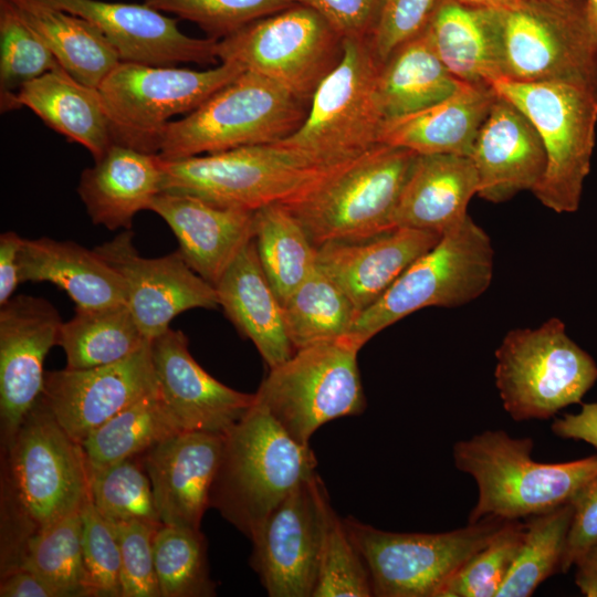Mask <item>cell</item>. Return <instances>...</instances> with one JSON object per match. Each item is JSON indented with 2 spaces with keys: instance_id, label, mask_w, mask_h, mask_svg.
<instances>
[{
  "instance_id": "3",
  "label": "cell",
  "mask_w": 597,
  "mask_h": 597,
  "mask_svg": "<svg viewBox=\"0 0 597 597\" xmlns=\"http://www.w3.org/2000/svg\"><path fill=\"white\" fill-rule=\"evenodd\" d=\"M531 438H512L485 430L453 447L458 470L478 485V500L468 523L484 517L526 519L570 502L597 475V454L566 462L532 458Z\"/></svg>"
},
{
  "instance_id": "42",
  "label": "cell",
  "mask_w": 597,
  "mask_h": 597,
  "mask_svg": "<svg viewBox=\"0 0 597 597\" xmlns=\"http://www.w3.org/2000/svg\"><path fill=\"white\" fill-rule=\"evenodd\" d=\"M316 492L321 515L318 570L313 597H370L371 582L367 567L353 544L344 521L331 506L323 481Z\"/></svg>"
},
{
  "instance_id": "6",
  "label": "cell",
  "mask_w": 597,
  "mask_h": 597,
  "mask_svg": "<svg viewBox=\"0 0 597 597\" xmlns=\"http://www.w3.org/2000/svg\"><path fill=\"white\" fill-rule=\"evenodd\" d=\"M307 109L308 103L285 87L243 71L196 109L170 122L158 155L179 159L276 143L298 129Z\"/></svg>"
},
{
  "instance_id": "38",
  "label": "cell",
  "mask_w": 597,
  "mask_h": 597,
  "mask_svg": "<svg viewBox=\"0 0 597 597\" xmlns=\"http://www.w3.org/2000/svg\"><path fill=\"white\" fill-rule=\"evenodd\" d=\"M19 567L41 576L61 597L93 596L83 559L81 513L67 515L29 536L4 573Z\"/></svg>"
},
{
  "instance_id": "8",
  "label": "cell",
  "mask_w": 597,
  "mask_h": 597,
  "mask_svg": "<svg viewBox=\"0 0 597 597\" xmlns=\"http://www.w3.org/2000/svg\"><path fill=\"white\" fill-rule=\"evenodd\" d=\"M504 78L559 82L597 96V35L584 0H510L494 8Z\"/></svg>"
},
{
  "instance_id": "58",
  "label": "cell",
  "mask_w": 597,
  "mask_h": 597,
  "mask_svg": "<svg viewBox=\"0 0 597 597\" xmlns=\"http://www.w3.org/2000/svg\"><path fill=\"white\" fill-rule=\"evenodd\" d=\"M464 2L481 6V7H488V8H499L510 0H462Z\"/></svg>"
},
{
  "instance_id": "43",
  "label": "cell",
  "mask_w": 597,
  "mask_h": 597,
  "mask_svg": "<svg viewBox=\"0 0 597 597\" xmlns=\"http://www.w3.org/2000/svg\"><path fill=\"white\" fill-rule=\"evenodd\" d=\"M42 38L25 22L11 0H0V105L15 109L19 90L59 67Z\"/></svg>"
},
{
  "instance_id": "15",
  "label": "cell",
  "mask_w": 597,
  "mask_h": 597,
  "mask_svg": "<svg viewBox=\"0 0 597 597\" xmlns=\"http://www.w3.org/2000/svg\"><path fill=\"white\" fill-rule=\"evenodd\" d=\"M344 39L315 10L292 4L218 40L220 63L280 84L310 104L343 57Z\"/></svg>"
},
{
  "instance_id": "49",
  "label": "cell",
  "mask_w": 597,
  "mask_h": 597,
  "mask_svg": "<svg viewBox=\"0 0 597 597\" xmlns=\"http://www.w3.org/2000/svg\"><path fill=\"white\" fill-rule=\"evenodd\" d=\"M437 0H385L379 25L371 39L383 63L400 44L420 33Z\"/></svg>"
},
{
  "instance_id": "9",
  "label": "cell",
  "mask_w": 597,
  "mask_h": 597,
  "mask_svg": "<svg viewBox=\"0 0 597 597\" xmlns=\"http://www.w3.org/2000/svg\"><path fill=\"white\" fill-rule=\"evenodd\" d=\"M495 386L515 421L548 419L579 404L597 381V364L552 317L510 331L495 350Z\"/></svg>"
},
{
  "instance_id": "24",
  "label": "cell",
  "mask_w": 597,
  "mask_h": 597,
  "mask_svg": "<svg viewBox=\"0 0 597 597\" xmlns=\"http://www.w3.org/2000/svg\"><path fill=\"white\" fill-rule=\"evenodd\" d=\"M479 178L478 196L505 202L521 191H533L544 176L546 153L530 119L496 93L470 155Z\"/></svg>"
},
{
  "instance_id": "35",
  "label": "cell",
  "mask_w": 597,
  "mask_h": 597,
  "mask_svg": "<svg viewBox=\"0 0 597 597\" xmlns=\"http://www.w3.org/2000/svg\"><path fill=\"white\" fill-rule=\"evenodd\" d=\"M147 342L127 304H119L75 307L61 325L57 345L64 350L66 368L87 369L119 362Z\"/></svg>"
},
{
  "instance_id": "2",
  "label": "cell",
  "mask_w": 597,
  "mask_h": 597,
  "mask_svg": "<svg viewBox=\"0 0 597 597\" xmlns=\"http://www.w3.org/2000/svg\"><path fill=\"white\" fill-rule=\"evenodd\" d=\"M308 444L294 440L255 398L223 433L210 507L251 538L270 513L316 474Z\"/></svg>"
},
{
  "instance_id": "5",
  "label": "cell",
  "mask_w": 597,
  "mask_h": 597,
  "mask_svg": "<svg viewBox=\"0 0 597 597\" xmlns=\"http://www.w3.org/2000/svg\"><path fill=\"white\" fill-rule=\"evenodd\" d=\"M418 154L377 144L300 199L283 205L317 248L370 238L394 228V214Z\"/></svg>"
},
{
  "instance_id": "12",
  "label": "cell",
  "mask_w": 597,
  "mask_h": 597,
  "mask_svg": "<svg viewBox=\"0 0 597 597\" xmlns=\"http://www.w3.org/2000/svg\"><path fill=\"white\" fill-rule=\"evenodd\" d=\"M380 65L371 40H344L343 57L316 88L304 122L279 142L331 168L379 144L384 123L377 97Z\"/></svg>"
},
{
  "instance_id": "37",
  "label": "cell",
  "mask_w": 597,
  "mask_h": 597,
  "mask_svg": "<svg viewBox=\"0 0 597 597\" xmlns=\"http://www.w3.org/2000/svg\"><path fill=\"white\" fill-rule=\"evenodd\" d=\"M253 240L262 270L283 304L316 269V247L280 203L254 211Z\"/></svg>"
},
{
  "instance_id": "25",
  "label": "cell",
  "mask_w": 597,
  "mask_h": 597,
  "mask_svg": "<svg viewBox=\"0 0 597 597\" xmlns=\"http://www.w3.org/2000/svg\"><path fill=\"white\" fill-rule=\"evenodd\" d=\"M149 210L168 224L187 264L213 286L253 239L254 211L251 210L165 191L155 197Z\"/></svg>"
},
{
  "instance_id": "27",
  "label": "cell",
  "mask_w": 597,
  "mask_h": 597,
  "mask_svg": "<svg viewBox=\"0 0 597 597\" xmlns=\"http://www.w3.org/2000/svg\"><path fill=\"white\" fill-rule=\"evenodd\" d=\"M478 190V172L469 156L418 154L394 214V228L442 235L469 216L468 205Z\"/></svg>"
},
{
  "instance_id": "33",
  "label": "cell",
  "mask_w": 597,
  "mask_h": 597,
  "mask_svg": "<svg viewBox=\"0 0 597 597\" xmlns=\"http://www.w3.org/2000/svg\"><path fill=\"white\" fill-rule=\"evenodd\" d=\"M463 84L439 59L423 29L380 65L377 97L384 122L432 106Z\"/></svg>"
},
{
  "instance_id": "41",
  "label": "cell",
  "mask_w": 597,
  "mask_h": 597,
  "mask_svg": "<svg viewBox=\"0 0 597 597\" xmlns=\"http://www.w3.org/2000/svg\"><path fill=\"white\" fill-rule=\"evenodd\" d=\"M155 570L160 597H211L207 540L200 528L160 525L154 536Z\"/></svg>"
},
{
  "instance_id": "13",
  "label": "cell",
  "mask_w": 597,
  "mask_h": 597,
  "mask_svg": "<svg viewBox=\"0 0 597 597\" xmlns=\"http://www.w3.org/2000/svg\"><path fill=\"white\" fill-rule=\"evenodd\" d=\"M242 72L233 63L197 71L121 61L97 87L113 143L158 154L172 117L189 114Z\"/></svg>"
},
{
  "instance_id": "50",
  "label": "cell",
  "mask_w": 597,
  "mask_h": 597,
  "mask_svg": "<svg viewBox=\"0 0 597 597\" xmlns=\"http://www.w3.org/2000/svg\"><path fill=\"white\" fill-rule=\"evenodd\" d=\"M321 14L344 40H371L385 0H291Z\"/></svg>"
},
{
  "instance_id": "57",
  "label": "cell",
  "mask_w": 597,
  "mask_h": 597,
  "mask_svg": "<svg viewBox=\"0 0 597 597\" xmlns=\"http://www.w3.org/2000/svg\"><path fill=\"white\" fill-rule=\"evenodd\" d=\"M584 8L587 22L597 35V0H584Z\"/></svg>"
},
{
  "instance_id": "22",
  "label": "cell",
  "mask_w": 597,
  "mask_h": 597,
  "mask_svg": "<svg viewBox=\"0 0 597 597\" xmlns=\"http://www.w3.org/2000/svg\"><path fill=\"white\" fill-rule=\"evenodd\" d=\"M222 446L223 433L180 431L139 455L163 524L200 528Z\"/></svg>"
},
{
  "instance_id": "40",
  "label": "cell",
  "mask_w": 597,
  "mask_h": 597,
  "mask_svg": "<svg viewBox=\"0 0 597 597\" xmlns=\"http://www.w3.org/2000/svg\"><path fill=\"white\" fill-rule=\"evenodd\" d=\"M573 503L526 517L520 552L496 597H528L548 577L561 573Z\"/></svg>"
},
{
  "instance_id": "28",
  "label": "cell",
  "mask_w": 597,
  "mask_h": 597,
  "mask_svg": "<svg viewBox=\"0 0 597 597\" xmlns=\"http://www.w3.org/2000/svg\"><path fill=\"white\" fill-rule=\"evenodd\" d=\"M214 287L219 307L238 332L253 343L269 369L294 354L283 304L262 270L253 239L239 252Z\"/></svg>"
},
{
  "instance_id": "30",
  "label": "cell",
  "mask_w": 597,
  "mask_h": 597,
  "mask_svg": "<svg viewBox=\"0 0 597 597\" xmlns=\"http://www.w3.org/2000/svg\"><path fill=\"white\" fill-rule=\"evenodd\" d=\"M496 92L492 86L463 84L446 100L419 112L383 123L378 143L419 155L469 156Z\"/></svg>"
},
{
  "instance_id": "52",
  "label": "cell",
  "mask_w": 597,
  "mask_h": 597,
  "mask_svg": "<svg viewBox=\"0 0 597 597\" xmlns=\"http://www.w3.org/2000/svg\"><path fill=\"white\" fill-rule=\"evenodd\" d=\"M552 431L563 439L584 441L597 449V401L583 404L578 412L555 419Z\"/></svg>"
},
{
  "instance_id": "36",
  "label": "cell",
  "mask_w": 597,
  "mask_h": 597,
  "mask_svg": "<svg viewBox=\"0 0 597 597\" xmlns=\"http://www.w3.org/2000/svg\"><path fill=\"white\" fill-rule=\"evenodd\" d=\"M180 431L157 389L113 416L81 442L87 472L138 457Z\"/></svg>"
},
{
  "instance_id": "56",
  "label": "cell",
  "mask_w": 597,
  "mask_h": 597,
  "mask_svg": "<svg viewBox=\"0 0 597 597\" xmlns=\"http://www.w3.org/2000/svg\"><path fill=\"white\" fill-rule=\"evenodd\" d=\"M577 573L597 574V544L575 564Z\"/></svg>"
},
{
  "instance_id": "23",
  "label": "cell",
  "mask_w": 597,
  "mask_h": 597,
  "mask_svg": "<svg viewBox=\"0 0 597 597\" xmlns=\"http://www.w3.org/2000/svg\"><path fill=\"white\" fill-rule=\"evenodd\" d=\"M441 237L429 231L395 228L366 239L327 242L316 248V266L360 313L376 303Z\"/></svg>"
},
{
  "instance_id": "54",
  "label": "cell",
  "mask_w": 597,
  "mask_h": 597,
  "mask_svg": "<svg viewBox=\"0 0 597 597\" xmlns=\"http://www.w3.org/2000/svg\"><path fill=\"white\" fill-rule=\"evenodd\" d=\"M1 597H61L45 579L27 568H14L1 574Z\"/></svg>"
},
{
  "instance_id": "44",
  "label": "cell",
  "mask_w": 597,
  "mask_h": 597,
  "mask_svg": "<svg viewBox=\"0 0 597 597\" xmlns=\"http://www.w3.org/2000/svg\"><path fill=\"white\" fill-rule=\"evenodd\" d=\"M88 491L93 505L109 523L163 525L139 455L88 471Z\"/></svg>"
},
{
  "instance_id": "39",
  "label": "cell",
  "mask_w": 597,
  "mask_h": 597,
  "mask_svg": "<svg viewBox=\"0 0 597 597\" xmlns=\"http://www.w3.org/2000/svg\"><path fill=\"white\" fill-rule=\"evenodd\" d=\"M287 336L294 349L350 333L359 312L317 266L283 303Z\"/></svg>"
},
{
  "instance_id": "46",
  "label": "cell",
  "mask_w": 597,
  "mask_h": 597,
  "mask_svg": "<svg viewBox=\"0 0 597 597\" xmlns=\"http://www.w3.org/2000/svg\"><path fill=\"white\" fill-rule=\"evenodd\" d=\"M145 3L197 24L214 40L295 4L291 0H145Z\"/></svg>"
},
{
  "instance_id": "26",
  "label": "cell",
  "mask_w": 597,
  "mask_h": 597,
  "mask_svg": "<svg viewBox=\"0 0 597 597\" xmlns=\"http://www.w3.org/2000/svg\"><path fill=\"white\" fill-rule=\"evenodd\" d=\"M76 190L94 224L130 230L134 217L149 210L163 192L161 159L158 154L113 143L82 171Z\"/></svg>"
},
{
  "instance_id": "29",
  "label": "cell",
  "mask_w": 597,
  "mask_h": 597,
  "mask_svg": "<svg viewBox=\"0 0 597 597\" xmlns=\"http://www.w3.org/2000/svg\"><path fill=\"white\" fill-rule=\"evenodd\" d=\"M425 30L439 59L461 82L492 86L503 76L496 9L462 0H437Z\"/></svg>"
},
{
  "instance_id": "55",
  "label": "cell",
  "mask_w": 597,
  "mask_h": 597,
  "mask_svg": "<svg viewBox=\"0 0 597 597\" xmlns=\"http://www.w3.org/2000/svg\"><path fill=\"white\" fill-rule=\"evenodd\" d=\"M575 583L584 596L597 597V574L576 572Z\"/></svg>"
},
{
  "instance_id": "7",
  "label": "cell",
  "mask_w": 597,
  "mask_h": 597,
  "mask_svg": "<svg viewBox=\"0 0 597 597\" xmlns=\"http://www.w3.org/2000/svg\"><path fill=\"white\" fill-rule=\"evenodd\" d=\"M493 269L491 239L468 216L415 260L376 303L360 312L349 334L365 345L419 310L465 305L489 289Z\"/></svg>"
},
{
  "instance_id": "31",
  "label": "cell",
  "mask_w": 597,
  "mask_h": 597,
  "mask_svg": "<svg viewBox=\"0 0 597 597\" xmlns=\"http://www.w3.org/2000/svg\"><path fill=\"white\" fill-rule=\"evenodd\" d=\"M21 282H49L75 307L127 304L124 280L95 250L48 237L24 239L19 253Z\"/></svg>"
},
{
  "instance_id": "16",
  "label": "cell",
  "mask_w": 597,
  "mask_h": 597,
  "mask_svg": "<svg viewBox=\"0 0 597 597\" xmlns=\"http://www.w3.org/2000/svg\"><path fill=\"white\" fill-rule=\"evenodd\" d=\"M133 235L124 230L94 250L124 280L127 306L147 339L161 335L186 311L219 307L216 287L197 274L178 250L145 258L135 248Z\"/></svg>"
},
{
  "instance_id": "34",
  "label": "cell",
  "mask_w": 597,
  "mask_h": 597,
  "mask_svg": "<svg viewBox=\"0 0 597 597\" xmlns=\"http://www.w3.org/2000/svg\"><path fill=\"white\" fill-rule=\"evenodd\" d=\"M25 22L46 43L60 66L80 83L97 88L121 59L87 20L42 0H11Z\"/></svg>"
},
{
  "instance_id": "1",
  "label": "cell",
  "mask_w": 597,
  "mask_h": 597,
  "mask_svg": "<svg viewBox=\"0 0 597 597\" xmlns=\"http://www.w3.org/2000/svg\"><path fill=\"white\" fill-rule=\"evenodd\" d=\"M4 448L2 524L11 531L2 537V572L10 568L29 536L80 512L90 498L81 443L69 436L40 399Z\"/></svg>"
},
{
  "instance_id": "17",
  "label": "cell",
  "mask_w": 597,
  "mask_h": 597,
  "mask_svg": "<svg viewBox=\"0 0 597 597\" xmlns=\"http://www.w3.org/2000/svg\"><path fill=\"white\" fill-rule=\"evenodd\" d=\"M63 321L43 297L12 296L0 305V418L7 446L40 399L44 359L57 345Z\"/></svg>"
},
{
  "instance_id": "19",
  "label": "cell",
  "mask_w": 597,
  "mask_h": 597,
  "mask_svg": "<svg viewBox=\"0 0 597 597\" xmlns=\"http://www.w3.org/2000/svg\"><path fill=\"white\" fill-rule=\"evenodd\" d=\"M157 389L149 341L130 356L109 365L46 373L40 400L69 436L81 443L113 416Z\"/></svg>"
},
{
  "instance_id": "47",
  "label": "cell",
  "mask_w": 597,
  "mask_h": 597,
  "mask_svg": "<svg viewBox=\"0 0 597 597\" xmlns=\"http://www.w3.org/2000/svg\"><path fill=\"white\" fill-rule=\"evenodd\" d=\"M80 513L83 559L93 596L122 597L121 551L113 526L90 498Z\"/></svg>"
},
{
  "instance_id": "10",
  "label": "cell",
  "mask_w": 597,
  "mask_h": 597,
  "mask_svg": "<svg viewBox=\"0 0 597 597\" xmlns=\"http://www.w3.org/2000/svg\"><path fill=\"white\" fill-rule=\"evenodd\" d=\"M492 87L530 119L543 142L546 169L532 192L555 212H575L595 148L597 96L559 82L500 77Z\"/></svg>"
},
{
  "instance_id": "11",
  "label": "cell",
  "mask_w": 597,
  "mask_h": 597,
  "mask_svg": "<svg viewBox=\"0 0 597 597\" xmlns=\"http://www.w3.org/2000/svg\"><path fill=\"white\" fill-rule=\"evenodd\" d=\"M363 346L348 334L296 349L269 369L255 398L294 440L308 444L323 425L365 410L358 367Z\"/></svg>"
},
{
  "instance_id": "48",
  "label": "cell",
  "mask_w": 597,
  "mask_h": 597,
  "mask_svg": "<svg viewBox=\"0 0 597 597\" xmlns=\"http://www.w3.org/2000/svg\"><path fill=\"white\" fill-rule=\"evenodd\" d=\"M111 524L121 551L122 597H160L153 547L159 526L142 522Z\"/></svg>"
},
{
  "instance_id": "21",
  "label": "cell",
  "mask_w": 597,
  "mask_h": 597,
  "mask_svg": "<svg viewBox=\"0 0 597 597\" xmlns=\"http://www.w3.org/2000/svg\"><path fill=\"white\" fill-rule=\"evenodd\" d=\"M150 348L158 392L182 431L224 433L253 404L254 394L226 386L198 364L184 332L170 327Z\"/></svg>"
},
{
  "instance_id": "32",
  "label": "cell",
  "mask_w": 597,
  "mask_h": 597,
  "mask_svg": "<svg viewBox=\"0 0 597 597\" xmlns=\"http://www.w3.org/2000/svg\"><path fill=\"white\" fill-rule=\"evenodd\" d=\"M14 105L28 107L53 130L85 147L94 161L113 144L98 90L80 83L61 66L24 84Z\"/></svg>"
},
{
  "instance_id": "45",
  "label": "cell",
  "mask_w": 597,
  "mask_h": 597,
  "mask_svg": "<svg viewBox=\"0 0 597 597\" xmlns=\"http://www.w3.org/2000/svg\"><path fill=\"white\" fill-rule=\"evenodd\" d=\"M525 523L509 520L443 585L437 597H496L520 552Z\"/></svg>"
},
{
  "instance_id": "14",
  "label": "cell",
  "mask_w": 597,
  "mask_h": 597,
  "mask_svg": "<svg viewBox=\"0 0 597 597\" xmlns=\"http://www.w3.org/2000/svg\"><path fill=\"white\" fill-rule=\"evenodd\" d=\"M343 521L369 573L373 596L377 597H437L506 522L490 516L449 532L398 533L352 516Z\"/></svg>"
},
{
  "instance_id": "18",
  "label": "cell",
  "mask_w": 597,
  "mask_h": 597,
  "mask_svg": "<svg viewBox=\"0 0 597 597\" xmlns=\"http://www.w3.org/2000/svg\"><path fill=\"white\" fill-rule=\"evenodd\" d=\"M316 473L296 486L251 536V567L271 597H313L321 515Z\"/></svg>"
},
{
  "instance_id": "53",
  "label": "cell",
  "mask_w": 597,
  "mask_h": 597,
  "mask_svg": "<svg viewBox=\"0 0 597 597\" xmlns=\"http://www.w3.org/2000/svg\"><path fill=\"white\" fill-rule=\"evenodd\" d=\"M24 238L14 231L0 235V305L8 302L20 281L19 253Z\"/></svg>"
},
{
  "instance_id": "20",
  "label": "cell",
  "mask_w": 597,
  "mask_h": 597,
  "mask_svg": "<svg viewBox=\"0 0 597 597\" xmlns=\"http://www.w3.org/2000/svg\"><path fill=\"white\" fill-rule=\"evenodd\" d=\"M96 27L121 61L155 66L213 64L218 40L182 33L176 19L146 4L100 0H42Z\"/></svg>"
},
{
  "instance_id": "51",
  "label": "cell",
  "mask_w": 597,
  "mask_h": 597,
  "mask_svg": "<svg viewBox=\"0 0 597 597\" xmlns=\"http://www.w3.org/2000/svg\"><path fill=\"white\" fill-rule=\"evenodd\" d=\"M572 503L573 516L561 573H567L597 544V475L580 489Z\"/></svg>"
},
{
  "instance_id": "4",
  "label": "cell",
  "mask_w": 597,
  "mask_h": 597,
  "mask_svg": "<svg viewBox=\"0 0 597 597\" xmlns=\"http://www.w3.org/2000/svg\"><path fill=\"white\" fill-rule=\"evenodd\" d=\"M160 159L163 192L251 211L291 203L343 166H323L281 142Z\"/></svg>"
}]
</instances>
